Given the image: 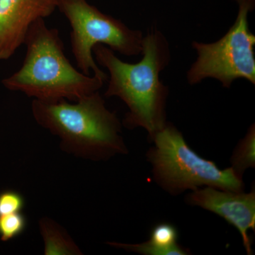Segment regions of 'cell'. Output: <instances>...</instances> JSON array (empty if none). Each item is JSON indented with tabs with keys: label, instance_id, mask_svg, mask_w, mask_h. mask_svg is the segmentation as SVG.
Returning a JSON list of instances; mask_svg holds the SVG:
<instances>
[{
	"label": "cell",
	"instance_id": "1",
	"mask_svg": "<svg viewBox=\"0 0 255 255\" xmlns=\"http://www.w3.org/2000/svg\"><path fill=\"white\" fill-rule=\"evenodd\" d=\"M142 58L137 63L119 59L109 47L97 44L92 49L97 64L110 73L105 96L117 97L127 105L124 124L128 128L140 127L150 139L163 128L168 87L159 79V74L170 61L167 38L157 28H152L142 38Z\"/></svg>",
	"mask_w": 255,
	"mask_h": 255
},
{
	"label": "cell",
	"instance_id": "2",
	"mask_svg": "<svg viewBox=\"0 0 255 255\" xmlns=\"http://www.w3.org/2000/svg\"><path fill=\"white\" fill-rule=\"evenodd\" d=\"M23 44L26 53L22 65L1 81L7 90L37 100L75 102L103 86L102 79L85 75L70 63L59 31L48 28L44 18L32 23Z\"/></svg>",
	"mask_w": 255,
	"mask_h": 255
},
{
	"label": "cell",
	"instance_id": "3",
	"mask_svg": "<svg viewBox=\"0 0 255 255\" xmlns=\"http://www.w3.org/2000/svg\"><path fill=\"white\" fill-rule=\"evenodd\" d=\"M31 110L37 123L59 137L62 149L68 153L95 161L127 153L122 124L106 107L99 91L74 104L33 100Z\"/></svg>",
	"mask_w": 255,
	"mask_h": 255
},
{
	"label": "cell",
	"instance_id": "4",
	"mask_svg": "<svg viewBox=\"0 0 255 255\" xmlns=\"http://www.w3.org/2000/svg\"><path fill=\"white\" fill-rule=\"evenodd\" d=\"M154 145L147 153L154 179L169 194L177 195L201 187L243 191L244 183L231 167L221 169L212 161L196 153L182 134L167 123L151 139Z\"/></svg>",
	"mask_w": 255,
	"mask_h": 255
},
{
	"label": "cell",
	"instance_id": "5",
	"mask_svg": "<svg viewBox=\"0 0 255 255\" xmlns=\"http://www.w3.org/2000/svg\"><path fill=\"white\" fill-rule=\"evenodd\" d=\"M56 8L68 20L72 31V52L80 71L108 81L94 58L92 49L106 45L114 52L126 56L141 55L143 34L140 30L128 27L121 20L104 14L87 0H56Z\"/></svg>",
	"mask_w": 255,
	"mask_h": 255
},
{
	"label": "cell",
	"instance_id": "6",
	"mask_svg": "<svg viewBox=\"0 0 255 255\" xmlns=\"http://www.w3.org/2000/svg\"><path fill=\"white\" fill-rule=\"evenodd\" d=\"M236 1L239 7L237 18L221 39L211 43L194 41L191 44L198 57L187 73L190 85L200 83L206 78L219 80L226 88L241 78L255 85V36L248 22L255 0Z\"/></svg>",
	"mask_w": 255,
	"mask_h": 255
},
{
	"label": "cell",
	"instance_id": "7",
	"mask_svg": "<svg viewBox=\"0 0 255 255\" xmlns=\"http://www.w3.org/2000/svg\"><path fill=\"white\" fill-rule=\"evenodd\" d=\"M187 201L191 205L219 215L232 225L241 233L243 245L248 255H253L252 243L248 231L255 230V191L222 190L206 187L197 189L189 194Z\"/></svg>",
	"mask_w": 255,
	"mask_h": 255
},
{
	"label": "cell",
	"instance_id": "8",
	"mask_svg": "<svg viewBox=\"0 0 255 255\" xmlns=\"http://www.w3.org/2000/svg\"><path fill=\"white\" fill-rule=\"evenodd\" d=\"M56 0H0V61L23 44L32 23L50 16Z\"/></svg>",
	"mask_w": 255,
	"mask_h": 255
},
{
	"label": "cell",
	"instance_id": "9",
	"mask_svg": "<svg viewBox=\"0 0 255 255\" xmlns=\"http://www.w3.org/2000/svg\"><path fill=\"white\" fill-rule=\"evenodd\" d=\"M177 229L169 223H160L152 230L149 241L140 244H124L109 242L107 244L144 255H186V251L177 243Z\"/></svg>",
	"mask_w": 255,
	"mask_h": 255
},
{
	"label": "cell",
	"instance_id": "10",
	"mask_svg": "<svg viewBox=\"0 0 255 255\" xmlns=\"http://www.w3.org/2000/svg\"><path fill=\"white\" fill-rule=\"evenodd\" d=\"M46 255H80L81 250L63 227L49 218L39 221Z\"/></svg>",
	"mask_w": 255,
	"mask_h": 255
},
{
	"label": "cell",
	"instance_id": "11",
	"mask_svg": "<svg viewBox=\"0 0 255 255\" xmlns=\"http://www.w3.org/2000/svg\"><path fill=\"white\" fill-rule=\"evenodd\" d=\"M231 168L243 179L247 169L255 167V127L253 124L246 136L238 144L231 158Z\"/></svg>",
	"mask_w": 255,
	"mask_h": 255
},
{
	"label": "cell",
	"instance_id": "12",
	"mask_svg": "<svg viewBox=\"0 0 255 255\" xmlns=\"http://www.w3.org/2000/svg\"><path fill=\"white\" fill-rule=\"evenodd\" d=\"M27 226V219L21 212L0 216V239L6 242L22 234Z\"/></svg>",
	"mask_w": 255,
	"mask_h": 255
},
{
	"label": "cell",
	"instance_id": "13",
	"mask_svg": "<svg viewBox=\"0 0 255 255\" xmlns=\"http://www.w3.org/2000/svg\"><path fill=\"white\" fill-rule=\"evenodd\" d=\"M25 199L18 191L6 190L0 193V216L21 212Z\"/></svg>",
	"mask_w": 255,
	"mask_h": 255
}]
</instances>
